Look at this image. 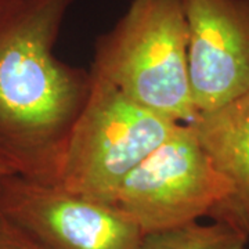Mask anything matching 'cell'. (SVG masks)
I'll list each match as a JSON object with an SVG mask.
<instances>
[{"mask_svg":"<svg viewBox=\"0 0 249 249\" xmlns=\"http://www.w3.org/2000/svg\"><path fill=\"white\" fill-rule=\"evenodd\" d=\"M76 0H16L0 24V162L22 178L57 184L93 76L54 54Z\"/></svg>","mask_w":249,"mask_h":249,"instance_id":"cell-1","label":"cell"},{"mask_svg":"<svg viewBox=\"0 0 249 249\" xmlns=\"http://www.w3.org/2000/svg\"><path fill=\"white\" fill-rule=\"evenodd\" d=\"M94 76L176 124L196 118L183 0H130L94 45Z\"/></svg>","mask_w":249,"mask_h":249,"instance_id":"cell-2","label":"cell"},{"mask_svg":"<svg viewBox=\"0 0 249 249\" xmlns=\"http://www.w3.org/2000/svg\"><path fill=\"white\" fill-rule=\"evenodd\" d=\"M91 76L89 98L70 134L57 186L109 205L126 176L180 124L142 107L93 73Z\"/></svg>","mask_w":249,"mask_h":249,"instance_id":"cell-3","label":"cell"},{"mask_svg":"<svg viewBox=\"0 0 249 249\" xmlns=\"http://www.w3.org/2000/svg\"><path fill=\"white\" fill-rule=\"evenodd\" d=\"M232 187L187 124H180L155 151L132 170L111 199L142 232L202 217L219 222Z\"/></svg>","mask_w":249,"mask_h":249,"instance_id":"cell-4","label":"cell"},{"mask_svg":"<svg viewBox=\"0 0 249 249\" xmlns=\"http://www.w3.org/2000/svg\"><path fill=\"white\" fill-rule=\"evenodd\" d=\"M0 214L49 249H137L144 235L112 205L18 175L0 178Z\"/></svg>","mask_w":249,"mask_h":249,"instance_id":"cell-5","label":"cell"},{"mask_svg":"<svg viewBox=\"0 0 249 249\" xmlns=\"http://www.w3.org/2000/svg\"><path fill=\"white\" fill-rule=\"evenodd\" d=\"M196 116L249 90V0H183Z\"/></svg>","mask_w":249,"mask_h":249,"instance_id":"cell-6","label":"cell"},{"mask_svg":"<svg viewBox=\"0 0 249 249\" xmlns=\"http://www.w3.org/2000/svg\"><path fill=\"white\" fill-rule=\"evenodd\" d=\"M187 124L232 187L219 222L231 224L249 238V90Z\"/></svg>","mask_w":249,"mask_h":249,"instance_id":"cell-7","label":"cell"},{"mask_svg":"<svg viewBox=\"0 0 249 249\" xmlns=\"http://www.w3.org/2000/svg\"><path fill=\"white\" fill-rule=\"evenodd\" d=\"M249 238L234 226L212 220L145 232L137 249H248Z\"/></svg>","mask_w":249,"mask_h":249,"instance_id":"cell-8","label":"cell"},{"mask_svg":"<svg viewBox=\"0 0 249 249\" xmlns=\"http://www.w3.org/2000/svg\"><path fill=\"white\" fill-rule=\"evenodd\" d=\"M0 249H49L0 214Z\"/></svg>","mask_w":249,"mask_h":249,"instance_id":"cell-9","label":"cell"},{"mask_svg":"<svg viewBox=\"0 0 249 249\" xmlns=\"http://www.w3.org/2000/svg\"><path fill=\"white\" fill-rule=\"evenodd\" d=\"M14 3H16V0H0V24L9 14V11L14 6Z\"/></svg>","mask_w":249,"mask_h":249,"instance_id":"cell-10","label":"cell"},{"mask_svg":"<svg viewBox=\"0 0 249 249\" xmlns=\"http://www.w3.org/2000/svg\"><path fill=\"white\" fill-rule=\"evenodd\" d=\"M6 175H14V173H11V172L0 162V178H3V176H6Z\"/></svg>","mask_w":249,"mask_h":249,"instance_id":"cell-11","label":"cell"}]
</instances>
